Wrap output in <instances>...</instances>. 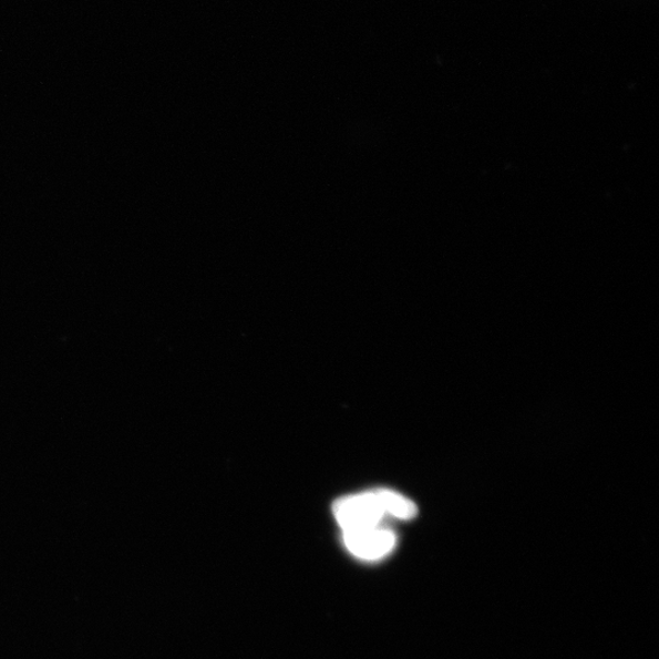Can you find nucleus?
Instances as JSON below:
<instances>
[{"label":"nucleus","instance_id":"nucleus-1","mask_svg":"<svg viewBox=\"0 0 659 659\" xmlns=\"http://www.w3.org/2000/svg\"><path fill=\"white\" fill-rule=\"evenodd\" d=\"M333 515L343 533L381 525L387 517L378 490L339 500L333 505Z\"/></svg>","mask_w":659,"mask_h":659},{"label":"nucleus","instance_id":"nucleus-3","mask_svg":"<svg viewBox=\"0 0 659 659\" xmlns=\"http://www.w3.org/2000/svg\"><path fill=\"white\" fill-rule=\"evenodd\" d=\"M378 494L382 502L383 509H385L387 515H390V517L401 521H411L415 518L418 508L415 503L410 498L387 488L378 490Z\"/></svg>","mask_w":659,"mask_h":659},{"label":"nucleus","instance_id":"nucleus-2","mask_svg":"<svg viewBox=\"0 0 659 659\" xmlns=\"http://www.w3.org/2000/svg\"><path fill=\"white\" fill-rule=\"evenodd\" d=\"M343 543L352 555L364 560H379L389 556L398 544L395 535L381 525L344 532Z\"/></svg>","mask_w":659,"mask_h":659}]
</instances>
